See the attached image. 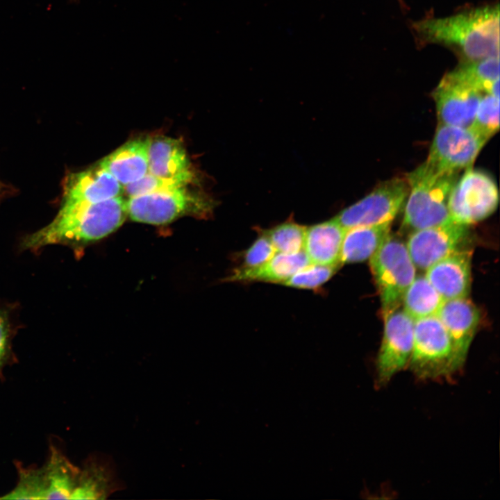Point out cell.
Instances as JSON below:
<instances>
[{"label": "cell", "mask_w": 500, "mask_h": 500, "mask_svg": "<svg viewBox=\"0 0 500 500\" xmlns=\"http://www.w3.org/2000/svg\"><path fill=\"white\" fill-rule=\"evenodd\" d=\"M425 43L456 50L465 61L499 56V8L482 6L449 17L428 18L413 24Z\"/></svg>", "instance_id": "1"}, {"label": "cell", "mask_w": 500, "mask_h": 500, "mask_svg": "<svg viewBox=\"0 0 500 500\" xmlns=\"http://www.w3.org/2000/svg\"><path fill=\"white\" fill-rule=\"evenodd\" d=\"M127 215L126 200L122 195L96 203L61 205L54 219L26 236L22 245L36 250L49 244H85L115 231Z\"/></svg>", "instance_id": "2"}, {"label": "cell", "mask_w": 500, "mask_h": 500, "mask_svg": "<svg viewBox=\"0 0 500 500\" xmlns=\"http://www.w3.org/2000/svg\"><path fill=\"white\" fill-rule=\"evenodd\" d=\"M458 175L436 169L426 161L408 173L406 182L410 193L404 210L403 227L414 231L451 221L448 199Z\"/></svg>", "instance_id": "3"}, {"label": "cell", "mask_w": 500, "mask_h": 500, "mask_svg": "<svg viewBox=\"0 0 500 500\" xmlns=\"http://www.w3.org/2000/svg\"><path fill=\"white\" fill-rule=\"evenodd\" d=\"M408 367L422 380L449 377L457 372L450 337L437 315L414 320Z\"/></svg>", "instance_id": "4"}, {"label": "cell", "mask_w": 500, "mask_h": 500, "mask_svg": "<svg viewBox=\"0 0 500 500\" xmlns=\"http://www.w3.org/2000/svg\"><path fill=\"white\" fill-rule=\"evenodd\" d=\"M81 470L56 448L40 468H21L16 487L1 499H72Z\"/></svg>", "instance_id": "5"}, {"label": "cell", "mask_w": 500, "mask_h": 500, "mask_svg": "<svg viewBox=\"0 0 500 500\" xmlns=\"http://www.w3.org/2000/svg\"><path fill=\"white\" fill-rule=\"evenodd\" d=\"M369 260L383 313L401 306L406 290L416 276L406 244L390 233Z\"/></svg>", "instance_id": "6"}, {"label": "cell", "mask_w": 500, "mask_h": 500, "mask_svg": "<svg viewBox=\"0 0 500 500\" xmlns=\"http://www.w3.org/2000/svg\"><path fill=\"white\" fill-rule=\"evenodd\" d=\"M212 208L210 199L194 195L187 186L126 199L127 214L131 219L151 224H167L185 215L205 216Z\"/></svg>", "instance_id": "7"}, {"label": "cell", "mask_w": 500, "mask_h": 500, "mask_svg": "<svg viewBox=\"0 0 500 500\" xmlns=\"http://www.w3.org/2000/svg\"><path fill=\"white\" fill-rule=\"evenodd\" d=\"M498 201V190L493 178L469 167L453 185L447 206L452 222L469 226L492 215Z\"/></svg>", "instance_id": "8"}, {"label": "cell", "mask_w": 500, "mask_h": 500, "mask_svg": "<svg viewBox=\"0 0 500 500\" xmlns=\"http://www.w3.org/2000/svg\"><path fill=\"white\" fill-rule=\"evenodd\" d=\"M383 314L384 331L376 364V383L380 387L408 367L414 331V319L401 306Z\"/></svg>", "instance_id": "9"}, {"label": "cell", "mask_w": 500, "mask_h": 500, "mask_svg": "<svg viewBox=\"0 0 500 500\" xmlns=\"http://www.w3.org/2000/svg\"><path fill=\"white\" fill-rule=\"evenodd\" d=\"M409 192L407 182L392 178L342 210L335 218L346 229L392 223Z\"/></svg>", "instance_id": "10"}, {"label": "cell", "mask_w": 500, "mask_h": 500, "mask_svg": "<svg viewBox=\"0 0 500 500\" xmlns=\"http://www.w3.org/2000/svg\"><path fill=\"white\" fill-rule=\"evenodd\" d=\"M486 142L471 128L439 123L426 161L440 170L458 173L472 167Z\"/></svg>", "instance_id": "11"}, {"label": "cell", "mask_w": 500, "mask_h": 500, "mask_svg": "<svg viewBox=\"0 0 500 500\" xmlns=\"http://www.w3.org/2000/svg\"><path fill=\"white\" fill-rule=\"evenodd\" d=\"M468 228L450 221L412 231L406 244L415 267L426 270L440 260L467 247Z\"/></svg>", "instance_id": "12"}, {"label": "cell", "mask_w": 500, "mask_h": 500, "mask_svg": "<svg viewBox=\"0 0 500 500\" xmlns=\"http://www.w3.org/2000/svg\"><path fill=\"white\" fill-rule=\"evenodd\" d=\"M483 94L453 71L447 74L433 92L439 123L469 128Z\"/></svg>", "instance_id": "13"}, {"label": "cell", "mask_w": 500, "mask_h": 500, "mask_svg": "<svg viewBox=\"0 0 500 500\" xmlns=\"http://www.w3.org/2000/svg\"><path fill=\"white\" fill-rule=\"evenodd\" d=\"M437 316L452 343L457 371L464 365L480 319L477 307L467 297L444 301Z\"/></svg>", "instance_id": "14"}, {"label": "cell", "mask_w": 500, "mask_h": 500, "mask_svg": "<svg viewBox=\"0 0 500 500\" xmlns=\"http://www.w3.org/2000/svg\"><path fill=\"white\" fill-rule=\"evenodd\" d=\"M472 256V249L465 247L425 270L424 275L444 301L467 297L471 286Z\"/></svg>", "instance_id": "15"}, {"label": "cell", "mask_w": 500, "mask_h": 500, "mask_svg": "<svg viewBox=\"0 0 500 500\" xmlns=\"http://www.w3.org/2000/svg\"><path fill=\"white\" fill-rule=\"evenodd\" d=\"M122 194L124 186L98 165L66 178L62 205L96 203Z\"/></svg>", "instance_id": "16"}, {"label": "cell", "mask_w": 500, "mask_h": 500, "mask_svg": "<svg viewBox=\"0 0 500 500\" xmlns=\"http://www.w3.org/2000/svg\"><path fill=\"white\" fill-rule=\"evenodd\" d=\"M148 172L187 184L194 178L183 143L166 136L148 138Z\"/></svg>", "instance_id": "17"}, {"label": "cell", "mask_w": 500, "mask_h": 500, "mask_svg": "<svg viewBox=\"0 0 500 500\" xmlns=\"http://www.w3.org/2000/svg\"><path fill=\"white\" fill-rule=\"evenodd\" d=\"M344 228L335 218L306 228L303 249L311 264L340 266Z\"/></svg>", "instance_id": "18"}, {"label": "cell", "mask_w": 500, "mask_h": 500, "mask_svg": "<svg viewBox=\"0 0 500 500\" xmlns=\"http://www.w3.org/2000/svg\"><path fill=\"white\" fill-rule=\"evenodd\" d=\"M99 165L123 186L148 172V138L131 140L104 157Z\"/></svg>", "instance_id": "19"}, {"label": "cell", "mask_w": 500, "mask_h": 500, "mask_svg": "<svg viewBox=\"0 0 500 500\" xmlns=\"http://www.w3.org/2000/svg\"><path fill=\"white\" fill-rule=\"evenodd\" d=\"M310 263L306 253L276 252L264 264L251 268L238 267L228 278V281H265L283 283L294 274Z\"/></svg>", "instance_id": "20"}, {"label": "cell", "mask_w": 500, "mask_h": 500, "mask_svg": "<svg viewBox=\"0 0 500 500\" xmlns=\"http://www.w3.org/2000/svg\"><path fill=\"white\" fill-rule=\"evenodd\" d=\"M391 223L354 226L346 230L340 263L363 262L369 259L390 233Z\"/></svg>", "instance_id": "21"}, {"label": "cell", "mask_w": 500, "mask_h": 500, "mask_svg": "<svg viewBox=\"0 0 500 500\" xmlns=\"http://www.w3.org/2000/svg\"><path fill=\"white\" fill-rule=\"evenodd\" d=\"M444 299L425 275L416 276L401 301L405 312L414 320L437 315Z\"/></svg>", "instance_id": "22"}, {"label": "cell", "mask_w": 500, "mask_h": 500, "mask_svg": "<svg viewBox=\"0 0 500 500\" xmlns=\"http://www.w3.org/2000/svg\"><path fill=\"white\" fill-rule=\"evenodd\" d=\"M453 72L482 93L499 97V56L464 61Z\"/></svg>", "instance_id": "23"}, {"label": "cell", "mask_w": 500, "mask_h": 500, "mask_svg": "<svg viewBox=\"0 0 500 500\" xmlns=\"http://www.w3.org/2000/svg\"><path fill=\"white\" fill-rule=\"evenodd\" d=\"M113 489L111 474L106 467L88 464L81 471L72 499H104Z\"/></svg>", "instance_id": "24"}, {"label": "cell", "mask_w": 500, "mask_h": 500, "mask_svg": "<svg viewBox=\"0 0 500 500\" xmlns=\"http://www.w3.org/2000/svg\"><path fill=\"white\" fill-rule=\"evenodd\" d=\"M306 227L292 221H287L272 228L261 230L276 252L297 253L303 250Z\"/></svg>", "instance_id": "25"}, {"label": "cell", "mask_w": 500, "mask_h": 500, "mask_svg": "<svg viewBox=\"0 0 500 500\" xmlns=\"http://www.w3.org/2000/svg\"><path fill=\"white\" fill-rule=\"evenodd\" d=\"M487 141L499 128V97L484 93L469 127Z\"/></svg>", "instance_id": "26"}, {"label": "cell", "mask_w": 500, "mask_h": 500, "mask_svg": "<svg viewBox=\"0 0 500 500\" xmlns=\"http://www.w3.org/2000/svg\"><path fill=\"white\" fill-rule=\"evenodd\" d=\"M340 266L310 264L294 274L283 284L300 289H317L328 281Z\"/></svg>", "instance_id": "27"}, {"label": "cell", "mask_w": 500, "mask_h": 500, "mask_svg": "<svg viewBox=\"0 0 500 500\" xmlns=\"http://www.w3.org/2000/svg\"><path fill=\"white\" fill-rule=\"evenodd\" d=\"M188 184L161 177L147 172L140 179L124 186V193L128 197L166 190L175 189Z\"/></svg>", "instance_id": "28"}, {"label": "cell", "mask_w": 500, "mask_h": 500, "mask_svg": "<svg viewBox=\"0 0 500 500\" xmlns=\"http://www.w3.org/2000/svg\"><path fill=\"white\" fill-rule=\"evenodd\" d=\"M276 253L268 238L260 232L259 237L242 255L241 267H255L260 266Z\"/></svg>", "instance_id": "29"}, {"label": "cell", "mask_w": 500, "mask_h": 500, "mask_svg": "<svg viewBox=\"0 0 500 500\" xmlns=\"http://www.w3.org/2000/svg\"><path fill=\"white\" fill-rule=\"evenodd\" d=\"M9 343V323L5 312L0 311V367L6 360Z\"/></svg>", "instance_id": "30"}, {"label": "cell", "mask_w": 500, "mask_h": 500, "mask_svg": "<svg viewBox=\"0 0 500 500\" xmlns=\"http://www.w3.org/2000/svg\"><path fill=\"white\" fill-rule=\"evenodd\" d=\"M72 1H78V0H71Z\"/></svg>", "instance_id": "31"}, {"label": "cell", "mask_w": 500, "mask_h": 500, "mask_svg": "<svg viewBox=\"0 0 500 500\" xmlns=\"http://www.w3.org/2000/svg\"><path fill=\"white\" fill-rule=\"evenodd\" d=\"M1 183H0V192H1Z\"/></svg>", "instance_id": "32"}]
</instances>
